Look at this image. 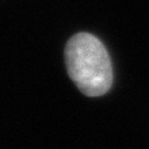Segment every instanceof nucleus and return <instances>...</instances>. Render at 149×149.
I'll use <instances>...</instances> for the list:
<instances>
[{
  "mask_svg": "<svg viewBox=\"0 0 149 149\" xmlns=\"http://www.w3.org/2000/svg\"><path fill=\"white\" fill-rule=\"evenodd\" d=\"M65 61L70 79L85 95L101 96L111 87V61L96 36L89 33L72 36L65 48Z\"/></svg>",
  "mask_w": 149,
  "mask_h": 149,
  "instance_id": "obj_1",
  "label": "nucleus"
}]
</instances>
